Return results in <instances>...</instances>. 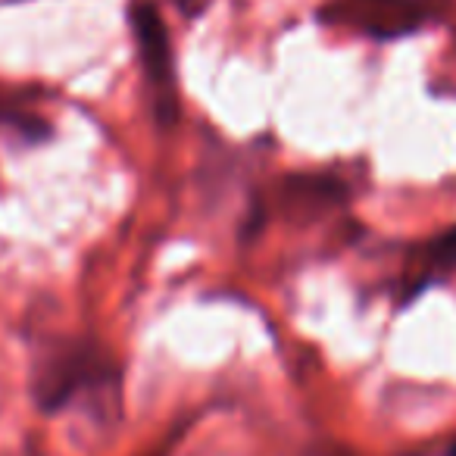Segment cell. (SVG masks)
<instances>
[{
    "mask_svg": "<svg viewBox=\"0 0 456 456\" xmlns=\"http://www.w3.org/2000/svg\"><path fill=\"white\" fill-rule=\"evenodd\" d=\"M101 391H119V369L94 341H63L38 360L35 403L41 412H63L78 397Z\"/></svg>",
    "mask_w": 456,
    "mask_h": 456,
    "instance_id": "obj_1",
    "label": "cell"
},
{
    "mask_svg": "<svg viewBox=\"0 0 456 456\" xmlns=\"http://www.w3.org/2000/svg\"><path fill=\"white\" fill-rule=\"evenodd\" d=\"M331 26H347L375 41H394L416 32L428 20L425 0H331L322 10Z\"/></svg>",
    "mask_w": 456,
    "mask_h": 456,
    "instance_id": "obj_2",
    "label": "cell"
},
{
    "mask_svg": "<svg viewBox=\"0 0 456 456\" xmlns=\"http://www.w3.org/2000/svg\"><path fill=\"white\" fill-rule=\"evenodd\" d=\"M132 32L138 41L141 51V63L147 69L153 88L163 94L159 101V116L163 122L175 119V97H172V45H169V32H166L163 20H159L157 7L147 4V0H134L132 4Z\"/></svg>",
    "mask_w": 456,
    "mask_h": 456,
    "instance_id": "obj_3",
    "label": "cell"
},
{
    "mask_svg": "<svg viewBox=\"0 0 456 456\" xmlns=\"http://www.w3.org/2000/svg\"><path fill=\"white\" fill-rule=\"evenodd\" d=\"M419 263H422V269H419V275L412 279L410 300L416 297V294L422 291V288L435 285L437 279H444V275L456 273V225L447 228L444 235H437L435 241H431L428 248L422 250Z\"/></svg>",
    "mask_w": 456,
    "mask_h": 456,
    "instance_id": "obj_4",
    "label": "cell"
},
{
    "mask_svg": "<svg viewBox=\"0 0 456 456\" xmlns=\"http://www.w3.org/2000/svg\"><path fill=\"white\" fill-rule=\"evenodd\" d=\"M288 207L291 209H322L335 203L344 194V184L338 178H316V175H297L285 184Z\"/></svg>",
    "mask_w": 456,
    "mask_h": 456,
    "instance_id": "obj_5",
    "label": "cell"
},
{
    "mask_svg": "<svg viewBox=\"0 0 456 456\" xmlns=\"http://www.w3.org/2000/svg\"><path fill=\"white\" fill-rule=\"evenodd\" d=\"M447 456H456V444H453V447H450V453Z\"/></svg>",
    "mask_w": 456,
    "mask_h": 456,
    "instance_id": "obj_6",
    "label": "cell"
},
{
    "mask_svg": "<svg viewBox=\"0 0 456 456\" xmlns=\"http://www.w3.org/2000/svg\"><path fill=\"white\" fill-rule=\"evenodd\" d=\"M153 456H163V453H153Z\"/></svg>",
    "mask_w": 456,
    "mask_h": 456,
    "instance_id": "obj_7",
    "label": "cell"
}]
</instances>
